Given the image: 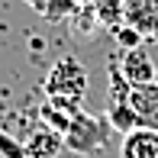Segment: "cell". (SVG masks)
Masks as SVG:
<instances>
[{
	"mask_svg": "<svg viewBox=\"0 0 158 158\" xmlns=\"http://www.w3.org/2000/svg\"><path fill=\"white\" fill-rule=\"evenodd\" d=\"M129 103H132L135 116L145 129H158V81L145 84V87H132L129 90Z\"/></svg>",
	"mask_w": 158,
	"mask_h": 158,
	"instance_id": "8992f818",
	"label": "cell"
},
{
	"mask_svg": "<svg viewBox=\"0 0 158 158\" xmlns=\"http://www.w3.org/2000/svg\"><path fill=\"white\" fill-rule=\"evenodd\" d=\"M64 148V135L52 126H35L23 142V152L26 158H58V152Z\"/></svg>",
	"mask_w": 158,
	"mask_h": 158,
	"instance_id": "277c9868",
	"label": "cell"
},
{
	"mask_svg": "<svg viewBox=\"0 0 158 158\" xmlns=\"http://www.w3.org/2000/svg\"><path fill=\"white\" fill-rule=\"evenodd\" d=\"M110 132H113V126L106 123V116H90V113L81 110L64 132V148H71L77 155H97V152H103Z\"/></svg>",
	"mask_w": 158,
	"mask_h": 158,
	"instance_id": "7a4b0ae2",
	"label": "cell"
},
{
	"mask_svg": "<svg viewBox=\"0 0 158 158\" xmlns=\"http://www.w3.org/2000/svg\"><path fill=\"white\" fill-rule=\"evenodd\" d=\"M87 68H84L81 58L74 55H64L48 68L45 74V97H61V100H74V103H84L87 97Z\"/></svg>",
	"mask_w": 158,
	"mask_h": 158,
	"instance_id": "6da1fadb",
	"label": "cell"
},
{
	"mask_svg": "<svg viewBox=\"0 0 158 158\" xmlns=\"http://www.w3.org/2000/svg\"><path fill=\"white\" fill-rule=\"evenodd\" d=\"M119 158H158V129L139 126L129 135H123Z\"/></svg>",
	"mask_w": 158,
	"mask_h": 158,
	"instance_id": "52a82bcc",
	"label": "cell"
},
{
	"mask_svg": "<svg viewBox=\"0 0 158 158\" xmlns=\"http://www.w3.org/2000/svg\"><path fill=\"white\" fill-rule=\"evenodd\" d=\"M152 39H155V42H158V29H155V32H152Z\"/></svg>",
	"mask_w": 158,
	"mask_h": 158,
	"instance_id": "7c38bea8",
	"label": "cell"
},
{
	"mask_svg": "<svg viewBox=\"0 0 158 158\" xmlns=\"http://www.w3.org/2000/svg\"><path fill=\"white\" fill-rule=\"evenodd\" d=\"M26 3H29L32 10H39L45 19H52V23H58V19L71 16V13L77 10V0H26Z\"/></svg>",
	"mask_w": 158,
	"mask_h": 158,
	"instance_id": "30bf717a",
	"label": "cell"
},
{
	"mask_svg": "<svg viewBox=\"0 0 158 158\" xmlns=\"http://www.w3.org/2000/svg\"><path fill=\"white\" fill-rule=\"evenodd\" d=\"M81 113V103H74V100H61V97H45L39 106V116L45 126L58 129V132L64 135L68 132V126L74 123V116Z\"/></svg>",
	"mask_w": 158,
	"mask_h": 158,
	"instance_id": "5b68a950",
	"label": "cell"
},
{
	"mask_svg": "<svg viewBox=\"0 0 158 158\" xmlns=\"http://www.w3.org/2000/svg\"><path fill=\"white\" fill-rule=\"evenodd\" d=\"M116 68H119V74H123L132 87H145V84H155L158 81V68H155L152 55H148L142 45L123 52V58H119Z\"/></svg>",
	"mask_w": 158,
	"mask_h": 158,
	"instance_id": "3957f363",
	"label": "cell"
},
{
	"mask_svg": "<svg viewBox=\"0 0 158 158\" xmlns=\"http://www.w3.org/2000/svg\"><path fill=\"white\" fill-rule=\"evenodd\" d=\"M94 13H97V23L106 26V29H116V26L126 23L123 0H94Z\"/></svg>",
	"mask_w": 158,
	"mask_h": 158,
	"instance_id": "9c48e42d",
	"label": "cell"
},
{
	"mask_svg": "<svg viewBox=\"0 0 158 158\" xmlns=\"http://www.w3.org/2000/svg\"><path fill=\"white\" fill-rule=\"evenodd\" d=\"M126 23L135 26L142 35H152L158 29V0H123Z\"/></svg>",
	"mask_w": 158,
	"mask_h": 158,
	"instance_id": "ba28073f",
	"label": "cell"
},
{
	"mask_svg": "<svg viewBox=\"0 0 158 158\" xmlns=\"http://www.w3.org/2000/svg\"><path fill=\"white\" fill-rule=\"evenodd\" d=\"M113 35H116V42L126 48V52H129V48H139V45H142V39H145V35L135 29V26H129V23L116 26V29H113Z\"/></svg>",
	"mask_w": 158,
	"mask_h": 158,
	"instance_id": "8fae6325",
	"label": "cell"
}]
</instances>
